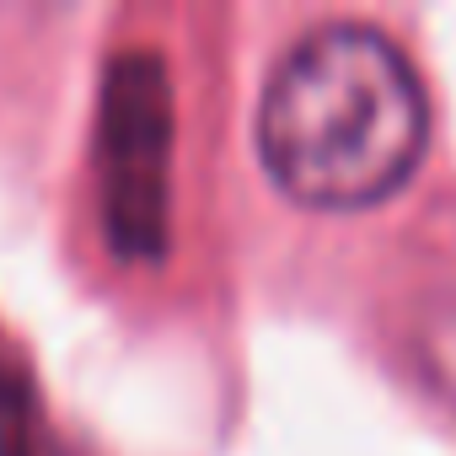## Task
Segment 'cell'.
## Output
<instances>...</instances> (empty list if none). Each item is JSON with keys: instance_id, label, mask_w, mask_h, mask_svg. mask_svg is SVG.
Here are the masks:
<instances>
[{"instance_id": "6da1fadb", "label": "cell", "mask_w": 456, "mask_h": 456, "mask_svg": "<svg viewBox=\"0 0 456 456\" xmlns=\"http://www.w3.org/2000/svg\"><path fill=\"white\" fill-rule=\"evenodd\" d=\"M429 140V102L413 60L370 22L301 33L258 97V156L312 209L381 204L408 183Z\"/></svg>"}, {"instance_id": "7a4b0ae2", "label": "cell", "mask_w": 456, "mask_h": 456, "mask_svg": "<svg viewBox=\"0 0 456 456\" xmlns=\"http://www.w3.org/2000/svg\"><path fill=\"white\" fill-rule=\"evenodd\" d=\"M102 225L124 258L167 248V167H172V86L156 54L134 49L102 81Z\"/></svg>"}]
</instances>
